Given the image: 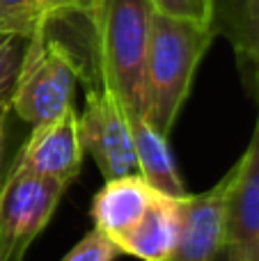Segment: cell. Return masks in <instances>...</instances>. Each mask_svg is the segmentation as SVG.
Returning a JSON list of instances; mask_svg holds the SVG:
<instances>
[{
    "label": "cell",
    "instance_id": "1",
    "mask_svg": "<svg viewBox=\"0 0 259 261\" xmlns=\"http://www.w3.org/2000/svg\"><path fill=\"white\" fill-rule=\"evenodd\" d=\"M154 7L149 0H96L87 14L94 28L96 76L117 92L128 115H147V50Z\"/></svg>",
    "mask_w": 259,
    "mask_h": 261
},
{
    "label": "cell",
    "instance_id": "2",
    "mask_svg": "<svg viewBox=\"0 0 259 261\" xmlns=\"http://www.w3.org/2000/svg\"><path fill=\"white\" fill-rule=\"evenodd\" d=\"M211 25L168 16L154 9L147 50V115L161 133L170 135L193 78L214 41Z\"/></svg>",
    "mask_w": 259,
    "mask_h": 261
},
{
    "label": "cell",
    "instance_id": "3",
    "mask_svg": "<svg viewBox=\"0 0 259 261\" xmlns=\"http://www.w3.org/2000/svg\"><path fill=\"white\" fill-rule=\"evenodd\" d=\"M48 25L50 21L39 23L28 37L25 58L12 94V110L30 126L48 122L71 108L73 92L83 78L76 55L48 35Z\"/></svg>",
    "mask_w": 259,
    "mask_h": 261
},
{
    "label": "cell",
    "instance_id": "4",
    "mask_svg": "<svg viewBox=\"0 0 259 261\" xmlns=\"http://www.w3.org/2000/svg\"><path fill=\"white\" fill-rule=\"evenodd\" d=\"M67 186L14 163L0 188V261H25L28 248L50 222Z\"/></svg>",
    "mask_w": 259,
    "mask_h": 261
},
{
    "label": "cell",
    "instance_id": "5",
    "mask_svg": "<svg viewBox=\"0 0 259 261\" xmlns=\"http://www.w3.org/2000/svg\"><path fill=\"white\" fill-rule=\"evenodd\" d=\"M78 133L83 151L94 158L106 181L138 174L131 115L115 90L101 83L87 90L85 108L78 115Z\"/></svg>",
    "mask_w": 259,
    "mask_h": 261
},
{
    "label": "cell",
    "instance_id": "6",
    "mask_svg": "<svg viewBox=\"0 0 259 261\" xmlns=\"http://www.w3.org/2000/svg\"><path fill=\"white\" fill-rule=\"evenodd\" d=\"M234 167L206 193L182 199L179 208V241L170 261H214L227 245L229 190Z\"/></svg>",
    "mask_w": 259,
    "mask_h": 261
},
{
    "label": "cell",
    "instance_id": "7",
    "mask_svg": "<svg viewBox=\"0 0 259 261\" xmlns=\"http://www.w3.org/2000/svg\"><path fill=\"white\" fill-rule=\"evenodd\" d=\"M83 158L85 151L78 133V110L71 106L58 117L32 126L30 138L14 163L69 188L81 172Z\"/></svg>",
    "mask_w": 259,
    "mask_h": 261
},
{
    "label": "cell",
    "instance_id": "8",
    "mask_svg": "<svg viewBox=\"0 0 259 261\" xmlns=\"http://www.w3.org/2000/svg\"><path fill=\"white\" fill-rule=\"evenodd\" d=\"M259 243V119L243 156L234 163V181L229 190L227 245L239 248L246 257Z\"/></svg>",
    "mask_w": 259,
    "mask_h": 261
},
{
    "label": "cell",
    "instance_id": "9",
    "mask_svg": "<svg viewBox=\"0 0 259 261\" xmlns=\"http://www.w3.org/2000/svg\"><path fill=\"white\" fill-rule=\"evenodd\" d=\"M159 190L151 188L140 174L108 179L92 199L90 216L94 229L103 231L117 243L128 229L140 222Z\"/></svg>",
    "mask_w": 259,
    "mask_h": 261
},
{
    "label": "cell",
    "instance_id": "10",
    "mask_svg": "<svg viewBox=\"0 0 259 261\" xmlns=\"http://www.w3.org/2000/svg\"><path fill=\"white\" fill-rule=\"evenodd\" d=\"M209 25L216 37L229 41L259 101V0H211Z\"/></svg>",
    "mask_w": 259,
    "mask_h": 261
},
{
    "label": "cell",
    "instance_id": "11",
    "mask_svg": "<svg viewBox=\"0 0 259 261\" xmlns=\"http://www.w3.org/2000/svg\"><path fill=\"white\" fill-rule=\"evenodd\" d=\"M184 199V197H182ZM182 199L159 193L133 229L117 241L122 254L140 261H170L179 241Z\"/></svg>",
    "mask_w": 259,
    "mask_h": 261
},
{
    "label": "cell",
    "instance_id": "12",
    "mask_svg": "<svg viewBox=\"0 0 259 261\" xmlns=\"http://www.w3.org/2000/svg\"><path fill=\"white\" fill-rule=\"evenodd\" d=\"M131 133L133 147H136L138 174L159 193L177 199L186 197L188 193L174 165L168 135L161 133L147 117H138V115H131Z\"/></svg>",
    "mask_w": 259,
    "mask_h": 261
},
{
    "label": "cell",
    "instance_id": "13",
    "mask_svg": "<svg viewBox=\"0 0 259 261\" xmlns=\"http://www.w3.org/2000/svg\"><path fill=\"white\" fill-rule=\"evenodd\" d=\"M28 48L25 35H0V101H12L16 78Z\"/></svg>",
    "mask_w": 259,
    "mask_h": 261
},
{
    "label": "cell",
    "instance_id": "14",
    "mask_svg": "<svg viewBox=\"0 0 259 261\" xmlns=\"http://www.w3.org/2000/svg\"><path fill=\"white\" fill-rule=\"evenodd\" d=\"M48 21L37 0H0V25L5 32L30 37L39 23Z\"/></svg>",
    "mask_w": 259,
    "mask_h": 261
},
{
    "label": "cell",
    "instance_id": "15",
    "mask_svg": "<svg viewBox=\"0 0 259 261\" xmlns=\"http://www.w3.org/2000/svg\"><path fill=\"white\" fill-rule=\"evenodd\" d=\"M117 257H122L119 245L103 231L92 229L60 261H117Z\"/></svg>",
    "mask_w": 259,
    "mask_h": 261
},
{
    "label": "cell",
    "instance_id": "16",
    "mask_svg": "<svg viewBox=\"0 0 259 261\" xmlns=\"http://www.w3.org/2000/svg\"><path fill=\"white\" fill-rule=\"evenodd\" d=\"M151 7L161 14L177 18H188L209 25L211 21V0H149Z\"/></svg>",
    "mask_w": 259,
    "mask_h": 261
},
{
    "label": "cell",
    "instance_id": "17",
    "mask_svg": "<svg viewBox=\"0 0 259 261\" xmlns=\"http://www.w3.org/2000/svg\"><path fill=\"white\" fill-rule=\"evenodd\" d=\"M12 110V101H0V188H3V156H5V133H7V117Z\"/></svg>",
    "mask_w": 259,
    "mask_h": 261
},
{
    "label": "cell",
    "instance_id": "18",
    "mask_svg": "<svg viewBox=\"0 0 259 261\" xmlns=\"http://www.w3.org/2000/svg\"><path fill=\"white\" fill-rule=\"evenodd\" d=\"M39 5L41 14H44L48 21H55L60 14H64V7H62V0H37Z\"/></svg>",
    "mask_w": 259,
    "mask_h": 261
},
{
    "label": "cell",
    "instance_id": "19",
    "mask_svg": "<svg viewBox=\"0 0 259 261\" xmlns=\"http://www.w3.org/2000/svg\"><path fill=\"white\" fill-rule=\"evenodd\" d=\"M96 0H62L64 12H76V14H90L94 9Z\"/></svg>",
    "mask_w": 259,
    "mask_h": 261
},
{
    "label": "cell",
    "instance_id": "20",
    "mask_svg": "<svg viewBox=\"0 0 259 261\" xmlns=\"http://www.w3.org/2000/svg\"><path fill=\"white\" fill-rule=\"evenodd\" d=\"M214 261H248V257L239 248H234V245H225L223 252H220Z\"/></svg>",
    "mask_w": 259,
    "mask_h": 261
},
{
    "label": "cell",
    "instance_id": "21",
    "mask_svg": "<svg viewBox=\"0 0 259 261\" xmlns=\"http://www.w3.org/2000/svg\"><path fill=\"white\" fill-rule=\"evenodd\" d=\"M248 261H259V243H257V248H255V252L248 257Z\"/></svg>",
    "mask_w": 259,
    "mask_h": 261
},
{
    "label": "cell",
    "instance_id": "22",
    "mask_svg": "<svg viewBox=\"0 0 259 261\" xmlns=\"http://www.w3.org/2000/svg\"><path fill=\"white\" fill-rule=\"evenodd\" d=\"M0 35H7V32H5V30H3V25H0Z\"/></svg>",
    "mask_w": 259,
    "mask_h": 261
}]
</instances>
